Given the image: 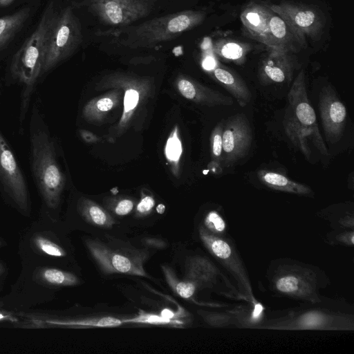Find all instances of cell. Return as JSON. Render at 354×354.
<instances>
[{
	"mask_svg": "<svg viewBox=\"0 0 354 354\" xmlns=\"http://www.w3.org/2000/svg\"><path fill=\"white\" fill-rule=\"evenodd\" d=\"M0 245H1V241H0Z\"/></svg>",
	"mask_w": 354,
	"mask_h": 354,
	"instance_id": "43",
	"label": "cell"
},
{
	"mask_svg": "<svg viewBox=\"0 0 354 354\" xmlns=\"http://www.w3.org/2000/svg\"><path fill=\"white\" fill-rule=\"evenodd\" d=\"M306 44V37L317 39L322 32L324 21L320 12L312 6L292 2L269 6Z\"/></svg>",
	"mask_w": 354,
	"mask_h": 354,
	"instance_id": "9",
	"label": "cell"
},
{
	"mask_svg": "<svg viewBox=\"0 0 354 354\" xmlns=\"http://www.w3.org/2000/svg\"><path fill=\"white\" fill-rule=\"evenodd\" d=\"M134 207V202L130 198H122L117 199L111 209L118 216H125L129 214Z\"/></svg>",
	"mask_w": 354,
	"mask_h": 354,
	"instance_id": "32",
	"label": "cell"
},
{
	"mask_svg": "<svg viewBox=\"0 0 354 354\" xmlns=\"http://www.w3.org/2000/svg\"><path fill=\"white\" fill-rule=\"evenodd\" d=\"M155 205V201L151 196H144L136 206V213L138 216H144L149 214Z\"/></svg>",
	"mask_w": 354,
	"mask_h": 354,
	"instance_id": "33",
	"label": "cell"
},
{
	"mask_svg": "<svg viewBox=\"0 0 354 354\" xmlns=\"http://www.w3.org/2000/svg\"><path fill=\"white\" fill-rule=\"evenodd\" d=\"M276 287L282 292H293L298 289L299 279L294 276H286L277 280Z\"/></svg>",
	"mask_w": 354,
	"mask_h": 354,
	"instance_id": "31",
	"label": "cell"
},
{
	"mask_svg": "<svg viewBox=\"0 0 354 354\" xmlns=\"http://www.w3.org/2000/svg\"><path fill=\"white\" fill-rule=\"evenodd\" d=\"M15 0H0V7H6L11 4Z\"/></svg>",
	"mask_w": 354,
	"mask_h": 354,
	"instance_id": "40",
	"label": "cell"
},
{
	"mask_svg": "<svg viewBox=\"0 0 354 354\" xmlns=\"http://www.w3.org/2000/svg\"><path fill=\"white\" fill-rule=\"evenodd\" d=\"M122 322L123 323L130 322L150 324H175L176 323V322L173 321L172 319L165 318L161 315L146 313H141L136 317L124 319Z\"/></svg>",
	"mask_w": 354,
	"mask_h": 354,
	"instance_id": "30",
	"label": "cell"
},
{
	"mask_svg": "<svg viewBox=\"0 0 354 354\" xmlns=\"http://www.w3.org/2000/svg\"><path fill=\"white\" fill-rule=\"evenodd\" d=\"M86 245L103 272L148 277L140 258L115 251L97 240L88 239Z\"/></svg>",
	"mask_w": 354,
	"mask_h": 354,
	"instance_id": "11",
	"label": "cell"
},
{
	"mask_svg": "<svg viewBox=\"0 0 354 354\" xmlns=\"http://www.w3.org/2000/svg\"><path fill=\"white\" fill-rule=\"evenodd\" d=\"M40 277L46 283L58 286H74L79 281L73 274L55 268L42 270Z\"/></svg>",
	"mask_w": 354,
	"mask_h": 354,
	"instance_id": "26",
	"label": "cell"
},
{
	"mask_svg": "<svg viewBox=\"0 0 354 354\" xmlns=\"http://www.w3.org/2000/svg\"><path fill=\"white\" fill-rule=\"evenodd\" d=\"M176 86L185 98L196 104L208 106H229L233 104L230 97L205 86L185 75H180L177 77Z\"/></svg>",
	"mask_w": 354,
	"mask_h": 354,
	"instance_id": "13",
	"label": "cell"
},
{
	"mask_svg": "<svg viewBox=\"0 0 354 354\" xmlns=\"http://www.w3.org/2000/svg\"><path fill=\"white\" fill-rule=\"evenodd\" d=\"M205 16L201 10H185L100 35L115 37L118 43L130 48H153L199 26Z\"/></svg>",
	"mask_w": 354,
	"mask_h": 354,
	"instance_id": "2",
	"label": "cell"
},
{
	"mask_svg": "<svg viewBox=\"0 0 354 354\" xmlns=\"http://www.w3.org/2000/svg\"><path fill=\"white\" fill-rule=\"evenodd\" d=\"M17 322V319L11 314L0 311V322Z\"/></svg>",
	"mask_w": 354,
	"mask_h": 354,
	"instance_id": "38",
	"label": "cell"
},
{
	"mask_svg": "<svg viewBox=\"0 0 354 354\" xmlns=\"http://www.w3.org/2000/svg\"><path fill=\"white\" fill-rule=\"evenodd\" d=\"M36 248L42 253L55 257H62L66 255L65 250L53 241L37 235L34 239Z\"/></svg>",
	"mask_w": 354,
	"mask_h": 354,
	"instance_id": "28",
	"label": "cell"
},
{
	"mask_svg": "<svg viewBox=\"0 0 354 354\" xmlns=\"http://www.w3.org/2000/svg\"><path fill=\"white\" fill-rule=\"evenodd\" d=\"M212 75L231 93L241 106L244 107L250 102L251 92L244 80L237 73L218 64L212 71Z\"/></svg>",
	"mask_w": 354,
	"mask_h": 354,
	"instance_id": "18",
	"label": "cell"
},
{
	"mask_svg": "<svg viewBox=\"0 0 354 354\" xmlns=\"http://www.w3.org/2000/svg\"><path fill=\"white\" fill-rule=\"evenodd\" d=\"M217 64H218L212 57H206L202 62L203 68L208 71H212Z\"/></svg>",
	"mask_w": 354,
	"mask_h": 354,
	"instance_id": "35",
	"label": "cell"
},
{
	"mask_svg": "<svg viewBox=\"0 0 354 354\" xmlns=\"http://www.w3.org/2000/svg\"><path fill=\"white\" fill-rule=\"evenodd\" d=\"M53 2L48 4L32 34L14 55L10 72L24 85L21 95L20 122L26 113L34 86L41 76L50 30L57 15Z\"/></svg>",
	"mask_w": 354,
	"mask_h": 354,
	"instance_id": "3",
	"label": "cell"
},
{
	"mask_svg": "<svg viewBox=\"0 0 354 354\" xmlns=\"http://www.w3.org/2000/svg\"><path fill=\"white\" fill-rule=\"evenodd\" d=\"M252 142V129L245 115L241 113L229 118L223 131V166L231 167L247 156Z\"/></svg>",
	"mask_w": 354,
	"mask_h": 354,
	"instance_id": "10",
	"label": "cell"
},
{
	"mask_svg": "<svg viewBox=\"0 0 354 354\" xmlns=\"http://www.w3.org/2000/svg\"><path fill=\"white\" fill-rule=\"evenodd\" d=\"M30 321L38 327L44 325L66 327H115L123 324L122 320L113 317H99L81 319L35 318Z\"/></svg>",
	"mask_w": 354,
	"mask_h": 354,
	"instance_id": "19",
	"label": "cell"
},
{
	"mask_svg": "<svg viewBox=\"0 0 354 354\" xmlns=\"http://www.w3.org/2000/svg\"><path fill=\"white\" fill-rule=\"evenodd\" d=\"M166 281L172 290L183 299L192 297L195 292L196 285L189 280H178L171 268L162 266Z\"/></svg>",
	"mask_w": 354,
	"mask_h": 354,
	"instance_id": "25",
	"label": "cell"
},
{
	"mask_svg": "<svg viewBox=\"0 0 354 354\" xmlns=\"http://www.w3.org/2000/svg\"><path fill=\"white\" fill-rule=\"evenodd\" d=\"M123 91L113 88L101 95L97 96L85 104L82 109V116L89 122H100L113 109L122 102Z\"/></svg>",
	"mask_w": 354,
	"mask_h": 354,
	"instance_id": "17",
	"label": "cell"
},
{
	"mask_svg": "<svg viewBox=\"0 0 354 354\" xmlns=\"http://www.w3.org/2000/svg\"><path fill=\"white\" fill-rule=\"evenodd\" d=\"M161 316L164 317L165 318L172 319L175 317V314L174 312H172L169 309H164L162 310Z\"/></svg>",
	"mask_w": 354,
	"mask_h": 354,
	"instance_id": "39",
	"label": "cell"
},
{
	"mask_svg": "<svg viewBox=\"0 0 354 354\" xmlns=\"http://www.w3.org/2000/svg\"><path fill=\"white\" fill-rule=\"evenodd\" d=\"M77 209L84 219L95 226L111 228L115 223L113 218L106 209L88 198H80Z\"/></svg>",
	"mask_w": 354,
	"mask_h": 354,
	"instance_id": "21",
	"label": "cell"
},
{
	"mask_svg": "<svg viewBox=\"0 0 354 354\" xmlns=\"http://www.w3.org/2000/svg\"><path fill=\"white\" fill-rule=\"evenodd\" d=\"M201 237L205 243H208L216 257L225 259L231 255V248L225 241L220 239L211 240L207 235L203 233H202Z\"/></svg>",
	"mask_w": 354,
	"mask_h": 354,
	"instance_id": "29",
	"label": "cell"
},
{
	"mask_svg": "<svg viewBox=\"0 0 354 354\" xmlns=\"http://www.w3.org/2000/svg\"><path fill=\"white\" fill-rule=\"evenodd\" d=\"M321 321V317H318L317 315H310L305 317L304 319V324L307 326H317L320 323Z\"/></svg>",
	"mask_w": 354,
	"mask_h": 354,
	"instance_id": "37",
	"label": "cell"
},
{
	"mask_svg": "<svg viewBox=\"0 0 354 354\" xmlns=\"http://www.w3.org/2000/svg\"><path fill=\"white\" fill-rule=\"evenodd\" d=\"M82 41L80 22L68 6L57 12L50 30L41 75L71 57Z\"/></svg>",
	"mask_w": 354,
	"mask_h": 354,
	"instance_id": "6",
	"label": "cell"
},
{
	"mask_svg": "<svg viewBox=\"0 0 354 354\" xmlns=\"http://www.w3.org/2000/svg\"><path fill=\"white\" fill-rule=\"evenodd\" d=\"M158 0H84L83 4L101 23L117 28L147 17Z\"/></svg>",
	"mask_w": 354,
	"mask_h": 354,
	"instance_id": "7",
	"label": "cell"
},
{
	"mask_svg": "<svg viewBox=\"0 0 354 354\" xmlns=\"http://www.w3.org/2000/svg\"><path fill=\"white\" fill-rule=\"evenodd\" d=\"M259 180L266 186L288 192L306 194L311 189L308 186L297 183L277 172L268 170H259L257 172Z\"/></svg>",
	"mask_w": 354,
	"mask_h": 354,
	"instance_id": "22",
	"label": "cell"
},
{
	"mask_svg": "<svg viewBox=\"0 0 354 354\" xmlns=\"http://www.w3.org/2000/svg\"><path fill=\"white\" fill-rule=\"evenodd\" d=\"M4 269L3 266L0 264V274L3 272Z\"/></svg>",
	"mask_w": 354,
	"mask_h": 354,
	"instance_id": "42",
	"label": "cell"
},
{
	"mask_svg": "<svg viewBox=\"0 0 354 354\" xmlns=\"http://www.w3.org/2000/svg\"><path fill=\"white\" fill-rule=\"evenodd\" d=\"M30 166L35 182L46 206L58 207L66 178L57 161L55 145L37 108L30 123Z\"/></svg>",
	"mask_w": 354,
	"mask_h": 354,
	"instance_id": "1",
	"label": "cell"
},
{
	"mask_svg": "<svg viewBox=\"0 0 354 354\" xmlns=\"http://www.w3.org/2000/svg\"><path fill=\"white\" fill-rule=\"evenodd\" d=\"M30 9L23 8L12 15L0 17V51L4 49L21 30L28 19Z\"/></svg>",
	"mask_w": 354,
	"mask_h": 354,
	"instance_id": "20",
	"label": "cell"
},
{
	"mask_svg": "<svg viewBox=\"0 0 354 354\" xmlns=\"http://www.w3.org/2000/svg\"><path fill=\"white\" fill-rule=\"evenodd\" d=\"M262 60L259 77L265 83H281L289 80L293 71V59L290 52L270 48Z\"/></svg>",
	"mask_w": 354,
	"mask_h": 354,
	"instance_id": "14",
	"label": "cell"
},
{
	"mask_svg": "<svg viewBox=\"0 0 354 354\" xmlns=\"http://www.w3.org/2000/svg\"><path fill=\"white\" fill-rule=\"evenodd\" d=\"M319 109L327 140L331 143L338 142L345 129L347 113L330 85L324 86L320 91Z\"/></svg>",
	"mask_w": 354,
	"mask_h": 354,
	"instance_id": "12",
	"label": "cell"
},
{
	"mask_svg": "<svg viewBox=\"0 0 354 354\" xmlns=\"http://www.w3.org/2000/svg\"><path fill=\"white\" fill-rule=\"evenodd\" d=\"M165 207L163 204H159L157 207H156V210L157 212L159 213V214H162L164 213L165 212Z\"/></svg>",
	"mask_w": 354,
	"mask_h": 354,
	"instance_id": "41",
	"label": "cell"
},
{
	"mask_svg": "<svg viewBox=\"0 0 354 354\" xmlns=\"http://www.w3.org/2000/svg\"><path fill=\"white\" fill-rule=\"evenodd\" d=\"M80 133L82 139L86 142H96L98 140L95 135L88 131L81 130Z\"/></svg>",
	"mask_w": 354,
	"mask_h": 354,
	"instance_id": "36",
	"label": "cell"
},
{
	"mask_svg": "<svg viewBox=\"0 0 354 354\" xmlns=\"http://www.w3.org/2000/svg\"><path fill=\"white\" fill-rule=\"evenodd\" d=\"M305 73L301 71L295 79L288 94L283 124L292 142L309 158L313 149L328 155L319 131L315 112L307 95Z\"/></svg>",
	"mask_w": 354,
	"mask_h": 354,
	"instance_id": "4",
	"label": "cell"
},
{
	"mask_svg": "<svg viewBox=\"0 0 354 354\" xmlns=\"http://www.w3.org/2000/svg\"><path fill=\"white\" fill-rule=\"evenodd\" d=\"M268 27L269 48L291 53L297 52L301 48L306 47V44L290 26L273 11L270 16Z\"/></svg>",
	"mask_w": 354,
	"mask_h": 354,
	"instance_id": "16",
	"label": "cell"
},
{
	"mask_svg": "<svg viewBox=\"0 0 354 354\" xmlns=\"http://www.w3.org/2000/svg\"><path fill=\"white\" fill-rule=\"evenodd\" d=\"M272 10L269 6L255 2L247 5L241 13V20L250 35L269 47L268 22Z\"/></svg>",
	"mask_w": 354,
	"mask_h": 354,
	"instance_id": "15",
	"label": "cell"
},
{
	"mask_svg": "<svg viewBox=\"0 0 354 354\" xmlns=\"http://www.w3.org/2000/svg\"><path fill=\"white\" fill-rule=\"evenodd\" d=\"M183 153V146L179 136V129L176 126L167 138L165 147V156L169 165L171 173L179 176L180 161Z\"/></svg>",
	"mask_w": 354,
	"mask_h": 354,
	"instance_id": "23",
	"label": "cell"
},
{
	"mask_svg": "<svg viewBox=\"0 0 354 354\" xmlns=\"http://www.w3.org/2000/svg\"><path fill=\"white\" fill-rule=\"evenodd\" d=\"M205 223L208 226H213L218 232H222L225 229L224 221L216 212H210L207 214Z\"/></svg>",
	"mask_w": 354,
	"mask_h": 354,
	"instance_id": "34",
	"label": "cell"
},
{
	"mask_svg": "<svg viewBox=\"0 0 354 354\" xmlns=\"http://www.w3.org/2000/svg\"><path fill=\"white\" fill-rule=\"evenodd\" d=\"M120 88L123 91V110L115 126L111 128L112 138L122 136L132 124L137 111L154 92V81L150 77L115 72L103 77L96 84L98 91Z\"/></svg>",
	"mask_w": 354,
	"mask_h": 354,
	"instance_id": "5",
	"label": "cell"
},
{
	"mask_svg": "<svg viewBox=\"0 0 354 354\" xmlns=\"http://www.w3.org/2000/svg\"><path fill=\"white\" fill-rule=\"evenodd\" d=\"M0 187L24 212L30 209L29 192L23 172L8 141L0 130Z\"/></svg>",
	"mask_w": 354,
	"mask_h": 354,
	"instance_id": "8",
	"label": "cell"
},
{
	"mask_svg": "<svg viewBox=\"0 0 354 354\" xmlns=\"http://www.w3.org/2000/svg\"><path fill=\"white\" fill-rule=\"evenodd\" d=\"M224 122H219L213 129L210 136V151L212 161L220 165L223 158V131Z\"/></svg>",
	"mask_w": 354,
	"mask_h": 354,
	"instance_id": "27",
	"label": "cell"
},
{
	"mask_svg": "<svg viewBox=\"0 0 354 354\" xmlns=\"http://www.w3.org/2000/svg\"><path fill=\"white\" fill-rule=\"evenodd\" d=\"M214 50L223 58L239 62L243 60L249 46L235 41L221 40L214 44Z\"/></svg>",
	"mask_w": 354,
	"mask_h": 354,
	"instance_id": "24",
	"label": "cell"
}]
</instances>
